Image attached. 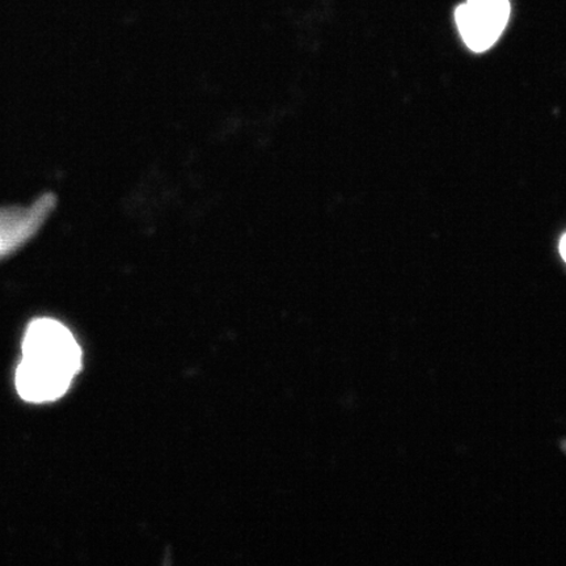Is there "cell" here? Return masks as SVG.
Returning a JSON list of instances; mask_svg holds the SVG:
<instances>
[{
	"label": "cell",
	"instance_id": "cell-1",
	"mask_svg": "<svg viewBox=\"0 0 566 566\" xmlns=\"http://www.w3.org/2000/svg\"><path fill=\"white\" fill-rule=\"evenodd\" d=\"M83 365L81 345L52 317L28 325L15 373L17 391L31 405H49L65 396Z\"/></svg>",
	"mask_w": 566,
	"mask_h": 566
},
{
	"label": "cell",
	"instance_id": "cell-2",
	"mask_svg": "<svg viewBox=\"0 0 566 566\" xmlns=\"http://www.w3.org/2000/svg\"><path fill=\"white\" fill-rule=\"evenodd\" d=\"M509 18V0H467L455 11L459 33L464 44L475 53L486 52L497 42Z\"/></svg>",
	"mask_w": 566,
	"mask_h": 566
},
{
	"label": "cell",
	"instance_id": "cell-3",
	"mask_svg": "<svg viewBox=\"0 0 566 566\" xmlns=\"http://www.w3.org/2000/svg\"><path fill=\"white\" fill-rule=\"evenodd\" d=\"M55 198L41 196L30 207L0 208V260L25 247L42 229L54 209Z\"/></svg>",
	"mask_w": 566,
	"mask_h": 566
},
{
	"label": "cell",
	"instance_id": "cell-4",
	"mask_svg": "<svg viewBox=\"0 0 566 566\" xmlns=\"http://www.w3.org/2000/svg\"><path fill=\"white\" fill-rule=\"evenodd\" d=\"M560 253H562V258L564 259V261L566 263V233L563 237L562 242H560Z\"/></svg>",
	"mask_w": 566,
	"mask_h": 566
}]
</instances>
